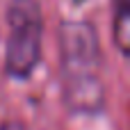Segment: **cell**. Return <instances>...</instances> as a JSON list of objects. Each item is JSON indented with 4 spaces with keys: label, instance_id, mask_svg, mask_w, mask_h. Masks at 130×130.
<instances>
[{
    "label": "cell",
    "instance_id": "2",
    "mask_svg": "<svg viewBox=\"0 0 130 130\" xmlns=\"http://www.w3.org/2000/svg\"><path fill=\"white\" fill-rule=\"evenodd\" d=\"M7 41L2 71L7 78L25 82L43 59V9L41 0H7Z\"/></svg>",
    "mask_w": 130,
    "mask_h": 130
},
{
    "label": "cell",
    "instance_id": "1",
    "mask_svg": "<svg viewBox=\"0 0 130 130\" xmlns=\"http://www.w3.org/2000/svg\"><path fill=\"white\" fill-rule=\"evenodd\" d=\"M62 101L73 117H101L107 105L101 37L91 21H62L57 27Z\"/></svg>",
    "mask_w": 130,
    "mask_h": 130
},
{
    "label": "cell",
    "instance_id": "4",
    "mask_svg": "<svg viewBox=\"0 0 130 130\" xmlns=\"http://www.w3.org/2000/svg\"><path fill=\"white\" fill-rule=\"evenodd\" d=\"M0 130H27V128L18 119H5V121H0Z\"/></svg>",
    "mask_w": 130,
    "mask_h": 130
},
{
    "label": "cell",
    "instance_id": "5",
    "mask_svg": "<svg viewBox=\"0 0 130 130\" xmlns=\"http://www.w3.org/2000/svg\"><path fill=\"white\" fill-rule=\"evenodd\" d=\"M112 2H130V0H112Z\"/></svg>",
    "mask_w": 130,
    "mask_h": 130
},
{
    "label": "cell",
    "instance_id": "3",
    "mask_svg": "<svg viewBox=\"0 0 130 130\" xmlns=\"http://www.w3.org/2000/svg\"><path fill=\"white\" fill-rule=\"evenodd\" d=\"M112 41L117 50L130 62V2H112Z\"/></svg>",
    "mask_w": 130,
    "mask_h": 130
}]
</instances>
